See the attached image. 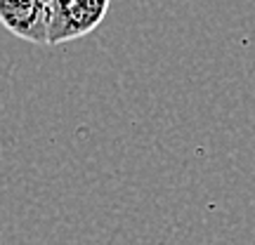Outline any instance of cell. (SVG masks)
<instances>
[{
    "mask_svg": "<svg viewBox=\"0 0 255 245\" xmlns=\"http://www.w3.org/2000/svg\"><path fill=\"white\" fill-rule=\"evenodd\" d=\"M0 24L21 40L47 45L50 0H0Z\"/></svg>",
    "mask_w": 255,
    "mask_h": 245,
    "instance_id": "2",
    "label": "cell"
},
{
    "mask_svg": "<svg viewBox=\"0 0 255 245\" xmlns=\"http://www.w3.org/2000/svg\"><path fill=\"white\" fill-rule=\"evenodd\" d=\"M111 0H50L47 45H62L100 26Z\"/></svg>",
    "mask_w": 255,
    "mask_h": 245,
    "instance_id": "1",
    "label": "cell"
}]
</instances>
